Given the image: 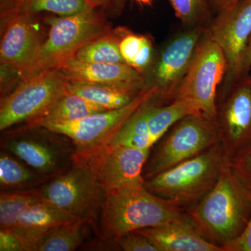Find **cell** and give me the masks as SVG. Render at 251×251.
<instances>
[{"label":"cell","instance_id":"cell-19","mask_svg":"<svg viewBox=\"0 0 251 251\" xmlns=\"http://www.w3.org/2000/svg\"><path fill=\"white\" fill-rule=\"evenodd\" d=\"M69 92L103 110H111L128 105L140 91L121 86L69 81Z\"/></svg>","mask_w":251,"mask_h":251},{"label":"cell","instance_id":"cell-8","mask_svg":"<svg viewBox=\"0 0 251 251\" xmlns=\"http://www.w3.org/2000/svg\"><path fill=\"white\" fill-rule=\"evenodd\" d=\"M47 39L41 46V69H61L84 46L109 33L103 15L95 8L52 18Z\"/></svg>","mask_w":251,"mask_h":251},{"label":"cell","instance_id":"cell-6","mask_svg":"<svg viewBox=\"0 0 251 251\" xmlns=\"http://www.w3.org/2000/svg\"><path fill=\"white\" fill-rule=\"evenodd\" d=\"M161 138L144 167L145 180L221 143L216 122L203 112L183 117Z\"/></svg>","mask_w":251,"mask_h":251},{"label":"cell","instance_id":"cell-35","mask_svg":"<svg viewBox=\"0 0 251 251\" xmlns=\"http://www.w3.org/2000/svg\"><path fill=\"white\" fill-rule=\"evenodd\" d=\"M242 0H205L209 11L219 14L222 11L232 9Z\"/></svg>","mask_w":251,"mask_h":251},{"label":"cell","instance_id":"cell-21","mask_svg":"<svg viewBox=\"0 0 251 251\" xmlns=\"http://www.w3.org/2000/svg\"><path fill=\"white\" fill-rule=\"evenodd\" d=\"M106 110L91 103L76 94L69 92L41 117L27 125L41 126L48 124L67 123Z\"/></svg>","mask_w":251,"mask_h":251},{"label":"cell","instance_id":"cell-14","mask_svg":"<svg viewBox=\"0 0 251 251\" xmlns=\"http://www.w3.org/2000/svg\"><path fill=\"white\" fill-rule=\"evenodd\" d=\"M150 153L151 148L108 145L92 156L80 157L90 163L99 183L108 193L122 188L145 185L144 167Z\"/></svg>","mask_w":251,"mask_h":251},{"label":"cell","instance_id":"cell-17","mask_svg":"<svg viewBox=\"0 0 251 251\" xmlns=\"http://www.w3.org/2000/svg\"><path fill=\"white\" fill-rule=\"evenodd\" d=\"M61 70L70 82L121 86L138 91L146 87L143 73L126 63L96 64L74 59Z\"/></svg>","mask_w":251,"mask_h":251},{"label":"cell","instance_id":"cell-36","mask_svg":"<svg viewBox=\"0 0 251 251\" xmlns=\"http://www.w3.org/2000/svg\"><path fill=\"white\" fill-rule=\"evenodd\" d=\"M19 0H0L1 24L14 16Z\"/></svg>","mask_w":251,"mask_h":251},{"label":"cell","instance_id":"cell-16","mask_svg":"<svg viewBox=\"0 0 251 251\" xmlns=\"http://www.w3.org/2000/svg\"><path fill=\"white\" fill-rule=\"evenodd\" d=\"M80 219L42 198L28 208L11 231L21 238L26 251H37L42 239L52 229Z\"/></svg>","mask_w":251,"mask_h":251},{"label":"cell","instance_id":"cell-24","mask_svg":"<svg viewBox=\"0 0 251 251\" xmlns=\"http://www.w3.org/2000/svg\"><path fill=\"white\" fill-rule=\"evenodd\" d=\"M41 199V186L20 191H1L0 229L13 230L28 208Z\"/></svg>","mask_w":251,"mask_h":251},{"label":"cell","instance_id":"cell-12","mask_svg":"<svg viewBox=\"0 0 251 251\" xmlns=\"http://www.w3.org/2000/svg\"><path fill=\"white\" fill-rule=\"evenodd\" d=\"M206 30L202 25L190 27L175 36L162 50L153 66L151 81L146 87H156V97L163 103L174 99Z\"/></svg>","mask_w":251,"mask_h":251},{"label":"cell","instance_id":"cell-18","mask_svg":"<svg viewBox=\"0 0 251 251\" xmlns=\"http://www.w3.org/2000/svg\"><path fill=\"white\" fill-rule=\"evenodd\" d=\"M137 232L150 239L158 251H225L224 248L206 241L187 215L168 224Z\"/></svg>","mask_w":251,"mask_h":251},{"label":"cell","instance_id":"cell-31","mask_svg":"<svg viewBox=\"0 0 251 251\" xmlns=\"http://www.w3.org/2000/svg\"><path fill=\"white\" fill-rule=\"evenodd\" d=\"M145 36L134 34H126L122 36L120 42V50L122 57L127 64L130 66L140 48L143 46Z\"/></svg>","mask_w":251,"mask_h":251},{"label":"cell","instance_id":"cell-7","mask_svg":"<svg viewBox=\"0 0 251 251\" xmlns=\"http://www.w3.org/2000/svg\"><path fill=\"white\" fill-rule=\"evenodd\" d=\"M69 80L61 69H44L25 77L1 98L0 130L34 121L69 92Z\"/></svg>","mask_w":251,"mask_h":251},{"label":"cell","instance_id":"cell-25","mask_svg":"<svg viewBox=\"0 0 251 251\" xmlns=\"http://www.w3.org/2000/svg\"><path fill=\"white\" fill-rule=\"evenodd\" d=\"M121 39L115 34L108 33L84 46L74 59L96 64L126 63L120 50Z\"/></svg>","mask_w":251,"mask_h":251},{"label":"cell","instance_id":"cell-3","mask_svg":"<svg viewBox=\"0 0 251 251\" xmlns=\"http://www.w3.org/2000/svg\"><path fill=\"white\" fill-rule=\"evenodd\" d=\"M227 161L224 148L219 143L145 180V186L158 197L186 209L199 202L214 188Z\"/></svg>","mask_w":251,"mask_h":251},{"label":"cell","instance_id":"cell-23","mask_svg":"<svg viewBox=\"0 0 251 251\" xmlns=\"http://www.w3.org/2000/svg\"><path fill=\"white\" fill-rule=\"evenodd\" d=\"M155 97L149 99L137 109L117 131L108 145L130 148H151L153 144L148 129V117Z\"/></svg>","mask_w":251,"mask_h":251},{"label":"cell","instance_id":"cell-9","mask_svg":"<svg viewBox=\"0 0 251 251\" xmlns=\"http://www.w3.org/2000/svg\"><path fill=\"white\" fill-rule=\"evenodd\" d=\"M227 69L224 51L206 29L173 100L193 102L204 115L215 121L218 88L226 77Z\"/></svg>","mask_w":251,"mask_h":251},{"label":"cell","instance_id":"cell-29","mask_svg":"<svg viewBox=\"0 0 251 251\" xmlns=\"http://www.w3.org/2000/svg\"><path fill=\"white\" fill-rule=\"evenodd\" d=\"M229 166L238 177L251 189V142L228 159Z\"/></svg>","mask_w":251,"mask_h":251},{"label":"cell","instance_id":"cell-37","mask_svg":"<svg viewBox=\"0 0 251 251\" xmlns=\"http://www.w3.org/2000/svg\"><path fill=\"white\" fill-rule=\"evenodd\" d=\"M251 70V35L249 39V42L243 57L242 65L240 68V74H239V79L244 75L249 74Z\"/></svg>","mask_w":251,"mask_h":251},{"label":"cell","instance_id":"cell-2","mask_svg":"<svg viewBox=\"0 0 251 251\" xmlns=\"http://www.w3.org/2000/svg\"><path fill=\"white\" fill-rule=\"evenodd\" d=\"M186 209L149 191L145 185L106 193L99 217L102 240H112L128 232L158 227L186 217Z\"/></svg>","mask_w":251,"mask_h":251},{"label":"cell","instance_id":"cell-13","mask_svg":"<svg viewBox=\"0 0 251 251\" xmlns=\"http://www.w3.org/2000/svg\"><path fill=\"white\" fill-rule=\"evenodd\" d=\"M207 32L223 50L227 60L224 93L239 79L243 57L251 35V0H242L232 9L216 14Z\"/></svg>","mask_w":251,"mask_h":251},{"label":"cell","instance_id":"cell-39","mask_svg":"<svg viewBox=\"0 0 251 251\" xmlns=\"http://www.w3.org/2000/svg\"><path fill=\"white\" fill-rule=\"evenodd\" d=\"M135 1H138V2L141 3V4L148 5L151 4V1H152L153 0H135Z\"/></svg>","mask_w":251,"mask_h":251},{"label":"cell","instance_id":"cell-38","mask_svg":"<svg viewBox=\"0 0 251 251\" xmlns=\"http://www.w3.org/2000/svg\"><path fill=\"white\" fill-rule=\"evenodd\" d=\"M87 1L92 7L97 9V7H100V6H106L109 2L111 1V0H87Z\"/></svg>","mask_w":251,"mask_h":251},{"label":"cell","instance_id":"cell-28","mask_svg":"<svg viewBox=\"0 0 251 251\" xmlns=\"http://www.w3.org/2000/svg\"><path fill=\"white\" fill-rule=\"evenodd\" d=\"M176 17L184 25L193 27L201 25L210 11L205 0H169Z\"/></svg>","mask_w":251,"mask_h":251},{"label":"cell","instance_id":"cell-33","mask_svg":"<svg viewBox=\"0 0 251 251\" xmlns=\"http://www.w3.org/2000/svg\"><path fill=\"white\" fill-rule=\"evenodd\" d=\"M0 251H26L21 238L8 229H0Z\"/></svg>","mask_w":251,"mask_h":251},{"label":"cell","instance_id":"cell-10","mask_svg":"<svg viewBox=\"0 0 251 251\" xmlns=\"http://www.w3.org/2000/svg\"><path fill=\"white\" fill-rule=\"evenodd\" d=\"M156 94V87H146L121 108L97 112L77 121L41 126L69 137L75 145L77 156H92L108 146L128 117Z\"/></svg>","mask_w":251,"mask_h":251},{"label":"cell","instance_id":"cell-20","mask_svg":"<svg viewBox=\"0 0 251 251\" xmlns=\"http://www.w3.org/2000/svg\"><path fill=\"white\" fill-rule=\"evenodd\" d=\"M202 112L189 100H173L163 105V102L155 97L148 117V129L153 145L166 134L176 122L183 117Z\"/></svg>","mask_w":251,"mask_h":251},{"label":"cell","instance_id":"cell-5","mask_svg":"<svg viewBox=\"0 0 251 251\" xmlns=\"http://www.w3.org/2000/svg\"><path fill=\"white\" fill-rule=\"evenodd\" d=\"M1 150L12 153L48 181L66 171L75 153L69 137L39 126L26 125L7 132Z\"/></svg>","mask_w":251,"mask_h":251},{"label":"cell","instance_id":"cell-34","mask_svg":"<svg viewBox=\"0 0 251 251\" xmlns=\"http://www.w3.org/2000/svg\"><path fill=\"white\" fill-rule=\"evenodd\" d=\"M249 193L251 202V189H249ZM224 249L225 251H251V214L243 233Z\"/></svg>","mask_w":251,"mask_h":251},{"label":"cell","instance_id":"cell-11","mask_svg":"<svg viewBox=\"0 0 251 251\" xmlns=\"http://www.w3.org/2000/svg\"><path fill=\"white\" fill-rule=\"evenodd\" d=\"M216 123L228 159L251 142V75L237 80L217 103Z\"/></svg>","mask_w":251,"mask_h":251},{"label":"cell","instance_id":"cell-26","mask_svg":"<svg viewBox=\"0 0 251 251\" xmlns=\"http://www.w3.org/2000/svg\"><path fill=\"white\" fill-rule=\"evenodd\" d=\"M87 224H90V222L86 220L80 219L75 222L62 225L56 227L42 239L37 251L76 250L83 242L82 230Z\"/></svg>","mask_w":251,"mask_h":251},{"label":"cell","instance_id":"cell-15","mask_svg":"<svg viewBox=\"0 0 251 251\" xmlns=\"http://www.w3.org/2000/svg\"><path fill=\"white\" fill-rule=\"evenodd\" d=\"M36 15L15 14L2 23L0 60L2 65L14 70L23 78L42 71L41 46Z\"/></svg>","mask_w":251,"mask_h":251},{"label":"cell","instance_id":"cell-27","mask_svg":"<svg viewBox=\"0 0 251 251\" xmlns=\"http://www.w3.org/2000/svg\"><path fill=\"white\" fill-rule=\"evenodd\" d=\"M87 0H19L15 14L36 15L49 12L59 16H69L92 9Z\"/></svg>","mask_w":251,"mask_h":251},{"label":"cell","instance_id":"cell-22","mask_svg":"<svg viewBox=\"0 0 251 251\" xmlns=\"http://www.w3.org/2000/svg\"><path fill=\"white\" fill-rule=\"evenodd\" d=\"M48 180L12 153L1 150L0 154L1 191H20L40 187Z\"/></svg>","mask_w":251,"mask_h":251},{"label":"cell","instance_id":"cell-1","mask_svg":"<svg viewBox=\"0 0 251 251\" xmlns=\"http://www.w3.org/2000/svg\"><path fill=\"white\" fill-rule=\"evenodd\" d=\"M186 214L206 241L224 249L243 233L251 214L249 189L228 161L214 188L197 204L186 208Z\"/></svg>","mask_w":251,"mask_h":251},{"label":"cell","instance_id":"cell-30","mask_svg":"<svg viewBox=\"0 0 251 251\" xmlns=\"http://www.w3.org/2000/svg\"><path fill=\"white\" fill-rule=\"evenodd\" d=\"M114 242L125 251H158L156 246L146 236L134 231L114 239Z\"/></svg>","mask_w":251,"mask_h":251},{"label":"cell","instance_id":"cell-4","mask_svg":"<svg viewBox=\"0 0 251 251\" xmlns=\"http://www.w3.org/2000/svg\"><path fill=\"white\" fill-rule=\"evenodd\" d=\"M41 192L44 201L86 220L98 229L97 222L106 193L84 158L74 155L69 168L41 186Z\"/></svg>","mask_w":251,"mask_h":251},{"label":"cell","instance_id":"cell-32","mask_svg":"<svg viewBox=\"0 0 251 251\" xmlns=\"http://www.w3.org/2000/svg\"><path fill=\"white\" fill-rule=\"evenodd\" d=\"M152 55V44L148 36H145L143 46L140 48V50L138 51V54L135 56L130 66L138 70V72L143 74L144 71L148 67L151 63Z\"/></svg>","mask_w":251,"mask_h":251}]
</instances>
